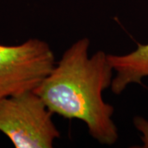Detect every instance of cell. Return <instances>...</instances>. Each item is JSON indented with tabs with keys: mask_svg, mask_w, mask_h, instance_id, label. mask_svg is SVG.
Segmentation results:
<instances>
[{
	"mask_svg": "<svg viewBox=\"0 0 148 148\" xmlns=\"http://www.w3.org/2000/svg\"><path fill=\"white\" fill-rule=\"evenodd\" d=\"M89 46L86 37L74 42L34 91L53 114L82 121L95 140L110 146L119 133L114 107L102 94L110 87L114 69L102 50L89 57Z\"/></svg>",
	"mask_w": 148,
	"mask_h": 148,
	"instance_id": "6da1fadb",
	"label": "cell"
},
{
	"mask_svg": "<svg viewBox=\"0 0 148 148\" xmlns=\"http://www.w3.org/2000/svg\"><path fill=\"white\" fill-rule=\"evenodd\" d=\"M53 113L34 90L0 100V132L16 148H51L60 132Z\"/></svg>",
	"mask_w": 148,
	"mask_h": 148,
	"instance_id": "7a4b0ae2",
	"label": "cell"
},
{
	"mask_svg": "<svg viewBox=\"0 0 148 148\" xmlns=\"http://www.w3.org/2000/svg\"><path fill=\"white\" fill-rule=\"evenodd\" d=\"M54 59L49 45L40 39L0 45V100L35 90L53 69Z\"/></svg>",
	"mask_w": 148,
	"mask_h": 148,
	"instance_id": "3957f363",
	"label": "cell"
},
{
	"mask_svg": "<svg viewBox=\"0 0 148 148\" xmlns=\"http://www.w3.org/2000/svg\"><path fill=\"white\" fill-rule=\"evenodd\" d=\"M108 58L115 72L110 86L115 95L121 94L129 84L143 85L142 79L148 77V44H138L135 50L126 54H108Z\"/></svg>",
	"mask_w": 148,
	"mask_h": 148,
	"instance_id": "277c9868",
	"label": "cell"
},
{
	"mask_svg": "<svg viewBox=\"0 0 148 148\" xmlns=\"http://www.w3.org/2000/svg\"><path fill=\"white\" fill-rule=\"evenodd\" d=\"M133 124L142 133L141 140L143 143V147L148 148V120L141 116H136L133 119Z\"/></svg>",
	"mask_w": 148,
	"mask_h": 148,
	"instance_id": "5b68a950",
	"label": "cell"
}]
</instances>
